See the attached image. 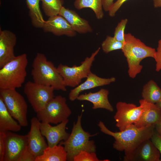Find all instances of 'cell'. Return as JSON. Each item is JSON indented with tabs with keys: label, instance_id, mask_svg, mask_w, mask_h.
<instances>
[{
	"label": "cell",
	"instance_id": "6da1fadb",
	"mask_svg": "<svg viewBox=\"0 0 161 161\" xmlns=\"http://www.w3.org/2000/svg\"><path fill=\"white\" fill-rule=\"evenodd\" d=\"M98 125L101 132L114 139L113 148L124 152L134 149L144 140L151 139L155 131V125L138 128L133 124L124 130L117 132L109 129L102 121Z\"/></svg>",
	"mask_w": 161,
	"mask_h": 161
},
{
	"label": "cell",
	"instance_id": "7a4b0ae2",
	"mask_svg": "<svg viewBox=\"0 0 161 161\" xmlns=\"http://www.w3.org/2000/svg\"><path fill=\"white\" fill-rule=\"evenodd\" d=\"M126 59L129 76L134 79L141 72V61L146 58H154L156 49L146 46L130 33L125 34V42L121 50Z\"/></svg>",
	"mask_w": 161,
	"mask_h": 161
},
{
	"label": "cell",
	"instance_id": "3957f363",
	"mask_svg": "<svg viewBox=\"0 0 161 161\" xmlns=\"http://www.w3.org/2000/svg\"><path fill=\"white\" fill-rule=\"evenodd\" d=\"M31 75L36 83L52 87L55 90L66 91L63 78L53 64L43 53H37L32 64Z\"/></svg>",
	"mask_w": 161,
	"mask_h": 161
},
{
	"label": "cell",
	"instance_id": "277c9868",
	"mask_svg": "<svg viewBox=\"0 0 161 161\" xmlns=\"http://www.w3.org/2000/svg\"><path fill=\"white\" fill-rule=\"evenodd\" d=\"M82 114L78 115L76 122H74L72 131L68 138L61 141L67 154V160L73 161L74 157L81 151L95 152L96 146L94 141L90 137L97 134H90L85 131L81 126Z\"/></svg>",
	"mask_w": 161,
	"mask_h": 161
},
{
	"label": "cell",
	"instance_id": "5b68a950",
	"mask_svg": "<svg viewBox=\"0 0 161 161\" xmlns=\"http://www.w3.org/2000/svg\"><path fill=\"white\" fill-rule=\"evenodd\" d=\"M28 61L26 54L16 56L0 68V89L21 87L27 76Z\"/></svg>",
	"mask_w": 161,
	"mask_h": 161
},
{
	"label": "cell",
	"instance_id": "8992f818",
	"mask_svg": "<svg viewBox=\"0 0 161 161\" xmlns=\"http://www.w3.org/2000/svg\"><path fill=\"white\" fill-rule=\"evenodd\" d=\"M71 114L66 98L58 95L55 96L42 109L36 113V117L41 122L57 125L68 119Z\"/></svg>",
	"mask_w": 161,
	"mask_h": 161
},
{
	"label": "cell",
	"instance_id": "52a82bcc",
	"mask_svg": "<svg viewBox=\"0 0 161 161\" xmlns=\"http://www.w3.org/2000/svg\"><path fill=\"white\" fill-rule=\"evenodd\" d=\"M100 49L99 47L90 57H86L79 66L69 67L62 64H59L57 69L66 87H75L80 84L82 79L87 78L91 72L92 63Z\"/></svg>",
	"mask_w": 161,
	"mask_h": 161
},
{
	"label": "cell",
	"instance_id": "ba28073f",
	"mask_svg": "<svg viewBox=\"0 0 161 161\" xmlns=\"http://www.w3.org/2000/svg\"><path fill=\"white\" fill-rule=\"evenodd\" d=\"M2 98L9 113L22 127H27L28 106L23 96L16 89H0Z\"/></svg>",
	"mask_w": 161,
	"mask_h": 161
},
{
	"label": "cell",
	"instance_id": "9c48e42d",
	"mask_svg": "<svg viewBox=\"0 0 161 161\" xmlns=\"http://www.w3.org/2000/svg\"><path fill=\"white\" fill-rule=\"evenodd\" d=\"M51 86L28 81L25 84L24 92L35 113L42 109L54 97Z\"/></svg>",
	"mask_w": 161,
	"mask_h": 161
},
{
	"label": "cell",
	"instance_id": "30bf717a",
	"mask_svg": "<svg viewBox=\"0 0 161 161\" xmlns=\"http://www.w3.org/2000/svg\"><path fill=\"white\" fill-rule=\"evenodd\" d=\"M117 111L114 117L116 126L120 131H123L140 118L143 111L142 106L131 103L120 101L116 104Z\"/></svg>",
	"mask_w": 161,
	"mask_h": 161
},
{
	"label": "cell",
	"instance_id": "8fae6325",
	"mask_svg": "<svg viewBox=\"0 0 161 161\" xmlns=\"http://www.w3.org/2000/svg\"><path fill=\"white\" fill-rule=\"evenodd\" d=\"M4 161H17L28 145L27 135L5 132Z\"/></svg>",
	"mask_w": 161,
	"mask_h": 161
},
{
	"label": "cell",
	"instance_id": "7c38bea8",
	"mask_svg": "<svg viewBox=\"0 0 161 161\" xmlns=\"http://www.w3.org/2000/svg\"><path fill=\"white\" fill-rule=\"evenodd\" d=\"M124 153V161H161L160 153L151 139L144 140L134 149Z\"/></svg>",
	"mask_w": 161,
	"mask_h": 161
},
{
	"label": "cell",
	"instance_id": "4fadbf2b",
	"mask_svg": "<svg viewBox=\"0 0 161 161\" xmlns=\"http://www.w3.org/2000/svg\"><path fill=\"white\" fill-rule=\"evenodd\" d=\"M68 119L52 126L50 123L40 122V128L42 135L46 139L48 146L58 145L61 141L66 140L70 134L66 131Z\"/></svg>",
	"mask_w": 161,
	"mask_h": 161
},
{
	"label": "cell",
	"instance_id": "5bb4252c",
	"mask_svg": "<svg viewBox=\"0 0 161 161\" xmlns=\"http://www.w3.org/2000/svg\"><path fill=\"white\" fill-rule=\"evenodd\" d=\"M40 123L36 117H33L30 121V131L27 134L28 148L36 157L41 155L48 146L41 131Z\"/></svg>",
	"mask_w": 161,
	"mask_h": 161
},
{
	"label": "cell",
	"instance_id": "9a60e30c",
	"mask_svg": "<svg viewBox=\"0 0 161 161\" xmlns=\"http://www.w3.org/2000/svg\"><path fill=\"white\" fill-rule=\"evenodd\" d=\"M140 105L142 107V114L138 120L134 124L138 128L155 125L161 121V108L155 104L149 103L143 99L139 100Z\"/></svg>",
	"mask_w": 161,
	"mask_h": 161
},
{
	"label": "cell",
	"instance_id": "2e32d148",
	"mask_svg": "<svg viewBox=\"0 0 161 161\" xmlns=\"http://www.w3.org/2000/svg\"><path fill=\"white\" fill-rule=\"evenodd\" d=\"M17 38L16 35L8 30H0V68L16 56L14 48Z\"/></svg>",
	"mask_w": 161,
	"mask_h": 161
},
{
	"label": "cell",
	"instance_id": "e0dca14e",
	"mask_svg": "<svg viewBox=\"0 0 161 161\" xmlns=\"http://www.w3.org/2000/svg\"><path fill=\"white\" fill-rule=\"evenodd\" d=\"M42 28L45 32L58 36L65 35L72 37L76 34L66 20L59 15L49 17Z\"/></svg>",
	"mask_w": 161,
	"mask_h": 161
},
{
	"label": "cell",
	"instance_id": "ac0fdd59",
	"mask_svg": "<svg viewBox=\"0 0 161 161\" xmlns=\"http://www.w3.org/2000/svg\"><path fill=\"white\" fill-rule=\"evenodd\" d=\"M115 80L116 78L114 77L102 78L91 72L84 82L70 90L69 95V100L74 101L77 99L80 93L84 91L107 85Z\"/></svg>",
	"mask_w": 161,
	"mask_h": 161
},
{
	"label": "cell",
	"instance_id": "d6986e66",
	"mask_svg": "<svg viewBox=\"0 0 161 161\" xmlns=\"http://www.w3.org/2000/svg\"><path fill=\"white\" fill-rule=\"evenodd\" d=\"M109 93L108 90L102 88L96 92H90L79 95L77 100L90 102L93 104L92 109H103L112 112L114 109L108 100Z\"/></svg>",
	"mask_w": 161,
	"mask_h": 161
},
{
	"label": "cell",
	"instance_id": "ffe728a7",
	"mask_svg": "<svg viewBox=\"0 0 161 161\" xmlns=\"http://www.w3.org/2000/svg\"><path fill=\"white\" fill-rule=\"evenodd\" d=\"M68 22L72 29L76 32L84 34L91 32L93 29L86 20L81 18L73 10L63 6L59 13Z\"/></svg>",
	"mask_w": 161,
	"mask_h": 161
},
{
	"label": "cell",
	"instance_id": "44dd1931",
	"mask_svg": "<svg viewBox=\"0 0 161 161\" xmlns=\"http://www.w3.org/2000/svg\"><path fill=\"white\" fill-rule=\"evenodd\" d=\"M15 120L9 112L0 97V132L19 131L22 126Z\"/></svg>",
	"mask_w": 161,
	"mask_h": 161
},
{
	"label": "cell",
	"instance_id": "7402d4cb",
	"mask_svg": "<svg viewBox=\"0 0 161 161\" xmlns=\"http://www.w3.org/2000/svg\"><path fill=\"white\" fill-rule=\"evenodd\" d=\"M67 154L64 146L59 144L52 147L48 146L43 154L37 157L35 161H66Z\"/></svg>",
	"mask_w": 161,
	"mask_h": 161
},
{
	"label": "cell",
	"instance_id": "603a6c76",
	"mask_svg": "<svg viewBox=\"0 0 161 161\" xmlns=\"http://www.w3.org/2000/svg\"><path fill=\"white\" fill-rule=\"evenodd\" d=\"M142 96L146 101L156 104L161 99V89L155 82L150 80L143 86Z\"/></svg>",
	"mask_w": 161,
	"mask_h": 161
},
{
	"label": "cell",
	"instance_id": "cb8c5ba5",
	"mask_svg": "<svg viewBox=\"0 0 161 161\" xmlns=\"http://www.w3.org/2000/svg\"><path fill=\"white\" fill-rule=\"evenodd\" d=\"M40 0H26L32 24L37 28H42L45 21L40 9Z\"/></svg>",
	"mask_w": 161,
	"mask_h": 161
},
{
	"label": "cell",
	"instance_id": "d4e9b609",
	"mask_svg": "<svg viewBox=\"0 0 161 161\" xmlns=\"http://www.w3.org/2000/svg\"><path fill=\"white\" fill-rule=\"evenodd\" d=\"M74 6L79 10L86 8L91 9L98 19H101L103 17L102 0H75Z\"/></svg>",
	"mask_w": 161,
	"mask_h": 161
},
{
	"label": "cell",
	"instance_id": "484cf974",
	"mask_svg": "<svg viewBox=\"0 0 161 161\" xmlns=\"http://www.w3.org/2000/svg\"><path fill=\"white\" fill-rule=\"evenodd\" d=\"M42 2L43 11L46 16L49 17L56 16L63 6V0H40Z\"/></svg>",
	"mask_w": 161,
	"mask_h": 161
},
{
	"label": "cell",
	"instance_id": "4316f807",
	"mask_svg": "<svg viewBox=\"0 0 161 161\" xmlns=\"http://www.w3.org/2000/svg\"><path fill=\"white\" fill-rule=\"evenodd\" d=\"M124 43L117 40L114 36L108 35L102 43L101 47L104 53H108L113 51L122 50Z\"/></svg>",
	"mask_w": 161,
	"mask_h": 161
},
{
	"label": "cell",
	"instance_id": "83f0119b",
	"mask_svg": "<svg viewBox=\"0 0 161 161\" xmlns=\"http://www.w3.org/2000/svg\"><path fill=\"white\" fill-rule=\"evenodd\" d=\"M73 161H109V160H100L95 152H89L85 151H81L74 158Z\"/></svg>",
	"mask_w": 161,
	"mask_h": 161
},
{
	"label": "cell",
	"instance_id": "f1b7e54d",
	"mask_svg": "<svg viewBox=\"0 0 161 161\" xmlns=\"http://www.w3.org/2000/svg\"><path fill=\"white\" fill-rule=\"evenodd\" d=\"M128 21V20L127 18L122 19L115 28L114 37L119 41L125 42L124 31Z\"/></svg>",
	"mask_w": 161,
	"mask_h": 161
},
{
	"label": "cell",
	"instance_id": "f546056e",
	"mask_svg": "<svg viewBox=\"0 0 161 161\" xmlns=\"http://www.w3.org/2000/svg\"><path fill=\"white\" fill-rule=\"evenodd\" d=\"M154 58L156 63L155 70L158 72L161 70V39L158 41L157 47Z\"/></svg>",
	"mask_w": 161,
	"mask_h": 161
},
{
	"label": "cell",
	"instance_id": "4dcf8cb0",
	"mask_svg": "<svg viewBox=\"0 0 161 161\" xmlns=\"http://www.w3.org/2000/svg\"><path fill=\"white\" fill-rule=\"evenodd\" d=\"M36 157L28 148V145L17 161H35Z\"/></svg>",
	"mask_w": 161,
	"mask_h": 161
},
{
	"label": "cell",
	"instance_id": "1f68e13d",
	"mask_svg": "<svg viewBox=\"0 0 161 161\" xmlns=\"http://www.w3.org/2000/svg\"><path fill=\"white\" fill-rule=\"evenodd\" d=\"M127 0H117L114 3L112 7L109 11V16L111 17L114 16L116 13L120 9L123 4Z\"/></svg>",
	"mask_w": 161,
	"mask_h": 161
},
{
	"label": "cell",
	"instance_id": "d6a6232c",
	"mask_svg": "<svg viewBox=\"0 0 161 161\" xmlns=\"http://www.w3.org/2000/svg\"><path fill=\"white\" fill-rule=\"evenodd\" d=\"M151 140L160 153L161 161V136L156 132L155 131Z\"/></svg>",
	"mask_w": 161,
	"mask_h": 161
},
{
	"label": "cell",
	"instance_id": "836d02e7",
	"mask_svg": "<svg viewBox=\"0 0 161 161\" xmlns=\"http://www.w3.org/2000/svg\"><path fill=\"white\" fill-rule=\"evenodd\" d=\"M5 132H0V161H4L5 150Z\"/></svg>",
	"mask_w": 161,
	"mask_h": 161
},
{
	"label": "cell",
	"instance_id": "e575fe53",
	"mask_svg": "<svg viewBox=\"0 0 161 161\" xmlns=\"http://www.w3.org/2000/svg\"><path fill=\"white\" fill-rule=\"evenodd\" d=\"M114 0H102L103 9L106 12H109L114 4Z\"/></svg>",
	"mask_w": 161,
	"mask_h": 161
},
{
	"label": "cell",
	"instance_id": "d590c367",
	"mask_svg": "<svg viewBox=\"0 0 161 161\" xmlns=\"http://www.w3.org/2000/svg\"><path fill=\"white\" fill-rule=\"evenodd\" d=\"M156 132L161 136V121L155 126Z\"/></svg>",
	"mask_w": 161,
	"mask_h": 161
},
{
	"label": "cell",
	"instance_id": "8d00e7d4",
	"mask_svg": "<svg viewBox=\"0 0 161 161\" xmlns=\"http://www.w3.org/2000/svg\"><path fill=\"white\" fill-rule=\"evenodd\" d=\"M154 6L155 8L161 7V0H153Z\"/></svg>",
	"mask_w": 161,
	"mask_h": 161
},
{
	"label": "cell",
	"instance_id": "74e56055",
	"mask_svg": "<svg viewBox=\"0 0 161 161\" xmlns=\"http://www.w3.org/2000/svg\"><path fill=\"white\" fill-rule=\"evenodd\" d=\"M155 104L158 107L161 108V99Z\"/></svg>",
	"mask_w": 161,
	"mask_h": 161
}]
</instances>
